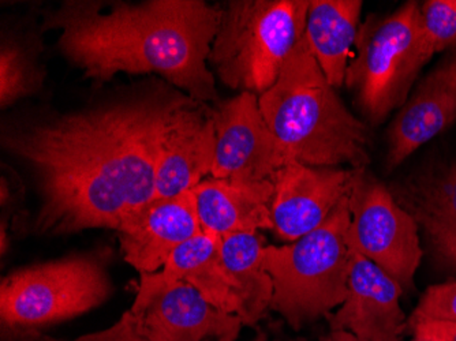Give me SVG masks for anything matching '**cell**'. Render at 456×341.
Wrapping results in <instances>:
<instances>
[{"label": "cell", "instance_id": "d4e9b609", "mask_svg": "<svg viewBox=\"0 0 456 341\" xmlns=\"http://www.w3.org/2000/svg\"><path fill=\"white\" fill-rule=\"evenodd\" d=\"M414 337L429 341H456V324L437 321H407Z\"/></svg>", "mask_w": 456, "mask_h": 341}, {"label": "cell", "instance_id": "5b68a950", "mask_svg": "<svg viewBox=\"0 0 456 341\" xmlns=\"http://www.w3.org/2000/svg\"><path fill=\"white\" fill-rule=\"evenodd\" d=\"M350 222L347 197L317 230L289 245L264 248V268L273 281L271 309L294 329L325 317L345 302Z\"/></svg>", "mask_w": 456, "mask_h": 341}, {"label": "cell", "instance_id": "9c48e42d", "mask_svg": "<svg viewBox=\"0 0 456 341\" xmlns=\"http://www.w3.org/2000/svg\"><path fill=\"white\" fill-rule=\"evenodd\" d=\"M211 115L216 137L211 178L243 183L273 181L283 160L257 94L242 92L215 102Z\"/></svg>", "mask_w": 456, "mask_h": 341}, {"label": "cell", "instance_id": "8fae6325", "mask_svg": "<svg viewBox=\"0 0 456 341\" xmlns=\"http://www.w3.org/2000/svg\"><path fill=\"white\" fill-rule=\"evenodd\" d=\"M350 248L347 295L337 312L325 315L330 330H346L363 341H399L407 324L401 288L388 273Z\"/></svg>", "mask_w": 456, "mask_h": 341}, {"label": "cell", "instance_id": "5bb4252c", "mask_svg": "<svg viewBox=\"0 0 456 341\" xmlns=\"http://www.w3.org/2000/svg\"><path fill=\"white\" fill-rule=\"evenodd\" d=\"M148 341H237L243 322L209 304L191 284L178 281L141 310L130 307Z\"/></svg>", "mask_w": 456, "mask_h": 341}, {"label": "cell", "instance_id": "603a6c76", "mask_svg": "<svg viewBox=\"0 0 456 341\" xmlns=\"http://www.w3.org/2000/svg\"><path fill=\"white\" fill-rule=\"evenodd\" d=\"M409 321L456 324V281L430 286L422 295Z\"/></svg>", "mask_w": 456, "mask_h": 341}, {"label": "cell", "instance_id": "6da1fadb", "mask_svg": "<svg viewBox=\"0 0 456 341\" xmlns=\"http://www.w3.org/2000/svg\"><path fill=\"white\" fill-rule=\"evenodd\" d=\"M196 100L159 78L122 85L73 111L36 110L2 126V148L35 182L37 235L118 231L155 197L164 133Z\"/></svg>", "mask_w": 456, "mask_h": 341}, {"label": "cell", "instance_id": "ba28073f", "mask_svg": "<svg viewBox=\"0 0 456 341\" xmlns=\"http://www.w3.org/2000/svg\"><path fill=\"white\" fill-rule=\"evenodd\" d=\"M348 204V246L388 273L403 292L414 288L424 256L414 219L396 202L391 190L366 169L358 174Z\"/></svg>", "mask_w": 456, "mask_h": 341}, {"label": "cell", "instance_id": "e0dca14e", "mask_svg": "<svg viewBox=\"0 0 456 341\" xmlns=\"http://www.w3.org/2000/svg\"><path fill=\"white\" fill-rule=\"evenodd\" d=\"M391 193L425 233L437 266L456 272V160L404 179Z\"/></svg>", "mask_w": 456, "mask_h": 341}, {"label": "cell", "instance_id": "44dd1931", "mask_svg": "<svg viewBox=\"0 0 456 341\" xmlns=\"http://www.w3.org/2000/svg\"><path fill=\"white\" fill-rule=\"evenodd\" d=\"M41 25L30 22L2 29L0 37V107L10 109L20 100L35 96L45 86L41 63Z\"/></svg>", "mask_w": 456, "mask_h": 341}, {"label": "cell", "instance_id": "52a82bcc", "mask_svg": "<svg viewBox=\"0 0 456 341\" xmlns=\"http://www.w3.org/2000/svg\"><path fill=\"white\" fill-rule=\"evenodd\" d=\"M421 10L406 2L388 15L371 14L361 25L345 84L371 125L401 110L424 63L419 53Z\"/></svg>", "mask_w": 456, "mask_h": 341}, {"label": "cell", "instance_id": "7a4b0ae2", "mask_svg": "<svg viewBox=\"0 0 456 341\" xmlns=\"http://www.w3.org/2000/svg\"><path fill=\"white\" fill-rule=\"evenodd\" d=\"M222 7L204 0H65L41 15L58 50L102 86L118 74L159 77L196 101H220L208 58Z\"/></svg>", "mask_w": 456, "mask_h": 341}, {"label": "cell", "instance_id": "2e32d148", "mask_svg": "<svg viewBox=\"0 0 456 341\" xmlns=\"http://www.w3.org/2000/svg\"><path fill=\"white\" fill-rule=\"evenodd\" d=\"M215 145L211 107L197 102L182 110L161 141L153 199H171L191 191L208 178L214 166Z\"/></svg>", "mask_w": 456, "mask_h": 341}, {"label": "cell", "instance_id": "277c9868", "mask_svg": "<svg viewBox=\"0 0 456 341\" xmlns=\"http://www.w3.org/2000/svg\"><path fill=\"white\" fill-rule=\"evenodd\" d=\"M220 7L212 73L232 91L260 97L304 37L309 0H228Z\"/></svg>", "mask_w": 456, "mask_h": 341}, {"label": "cell", "instance_id": "ac0fdd59", "mask_svg": "<svg viewBox=\"0 0 456 341\" xmlns=\"http://www.w3.org/2000/svg\"><path fill=\"white\" fill-rule=\"evenodd\" d=\"M191 191L202 231L223 238L232 233L273 230V181L243 183L207 178Z\"/></svg>", "mask_w": 456, "mask_h": 341}, {"label": "cell", "instance_id": "7c38bea8", "mask_svg": "<svg viewBox=\"0 0 456 341\" xmlns=\"http://www.w3.org/2000/svg\"><path fill=\"white\" fill-rule=\"evenodd\" d=\"M202 232L193 191L153 199L118 230L123 258L140 274L160 271L176 248Z\"/></svg>", "mask_w": 456, "mask_h": 341}, {"label": "cell", "instance_id": "484cf974", "mask_svg": "<svg viewBox=\"0 0 456 341\" xmlns=\"http://www.w3.org/2000/svg\"><path fill=\"white\" fill-rule=\"evenodd\" d=\"M320 341H363L358 338L353 333L346 332V330H330V333L322 336Z\"/></svg>", "mask_w": 456, "mask_h": 341}, {"label": "cell", "instance_id": "ffe728a7", "mask_svg": "<svg viewBox=\"0 0 456 341\" xmlns=\"http://www.w3.org/2000/svg\"><path fill=\"white\" fill-rule=\"evenodd\" d=\"M265 238L260 232L232 233L220 238L223 263L237 283L243 325L255 327L271 309L273 281L264 268Z\"/></svg>", "mask_w": 456, "mask_h": 341}, {"label": "cell", "instance_id": "83f0119b", "mask_svg": "<svg viewBox=\"0 0 456 341\" xmlns=\"http://www.w3.org/2000/svg\"><path fill=\"white\" fill-rule=\"evenodd\" d=\"M412 341H429V340H425V338L414 337V338H412Z\"/></svg>", "mask_w": 456, "mask_h": 341}, {"label": "cell", "instance_id": "9a60e30c", "mask_svg": "<svg viewBox=\"0 0 456 341\" xmlns=\"http://www.w3.org/2000/svg\"><path fill=\"white\" fill-rule=\"evenodd\" d=\"M178 281L191 284L216 309L242 317L237 283L223 263L220 238L214 233L202 231L176 248L160 271L140 274L132 309H142L159 292Z\"/></svg>", "mask_w": 456, "mask_h": 341}, {"label": "cell", "instance_id": "cb8c5ba5", "mask_svg": "<svg viewBox=\"0 0 456 341\" xmlns=\"http://www.w3.org/2000/svg\"><path fill=\"white\" fill-rule=\"evenodd\" d=\"M73 341H148L138 332L137 318L130 310L123 313L119 321L115 322L109 329L89 333Z\"/></svg>", "mask_w": 456, "mask_h": 341}, {"label": "cell", "instance_id": "4316f807", "mask_svg": "<svg viewBox=\"0 0 456 341\" xmlns=\"http://www.w3.org/2000/svg\"><path fill=\"white\" fill-rule=\"evenodd\" d=\"M253 341H268V337H266L265 333H258Z\"/></svg>", "mask_w": 456, "mask_h": 341}, {"label": "cell", "instance_id": "30bf717a", "mask_svg": "<svg viewBox=\"0 0 456 341\" xmlns=\"http://www.w3.org/2000/svg\"><path fill=\"white\" fill-rule=\"evenodd\" d=\"M361 169L289 163L273 176V231L284 242H296L324 224L350 196Z\"/></svg>", "mask_w": 456, "mask_h": 341}, {"label": "cell", "instance_id": "7402d4cb", "mask_svg": "<svg viewBox=\"0 0 456 341\" xmlns=\"http://www.w3.org/2000/svg\"><path fill=\"white\" fill-rule=\"evenodd\" d=\"M419 10V53L425 66L436 53L456 47V0H427Z\"/></svg>", "mask_w": 456, "mask_h": 341}, {"label": "cell", "instance_id": "8992f818", "mask_svg": "<svg viewBox=\"0 0 456 341\" xmlns=\"http://www.w3.org/2000/svg\"><path fill=\"white\" fill-rule=\"evenodd\" d=\"M111 248L17 269L2 279L0 317L12 329H32L86 314L114 292Z\"/></svg>", "mask_w": 456, "mask_h": 341}, {"label": "cell", "instance_id": "d6986e66", "mask_svg": "<svg viewBox=\"0 0 456 341\" xmlns=\"http://www.w3.org/2000/svg\"><path fill=\"white\" fill-rule=\"evenodd\" d=\"M361 0H309L305 37L335 89L345 84L351 48L360 32Z\"/></svg>", "mask_w": 456, "mask_h": 341}, {"label": "cell", "instance_id": "4fadbf2b", "mask_svg": "<svg viewBox=\"0 0 456 341\" xmlns=\"http://www.w3.org/2000/svg\"><path fill=\"white\" fill-rule=\"evenodd\" d=\"M456 125V47L410 93L388 130L387 168L401 166L417 149Z\"/></svg>", "mask_w": 456, "mask_h": 341}, {"label": "cell", "instance_id": "3957f363", "mask_svg": "<svg viewBox=\"0 0 456 341\" xmlns=\"http://www.w3.org/2000/svg\"><path fill=\"white\" fill-rule=\"evenodd\" d=\"M258 104L283 166L301 163L366 169L370 163L368 126L348 111L305 36Z\"/></svg>", "mask_w": 456, "mask_h": 341}]
</instances>
